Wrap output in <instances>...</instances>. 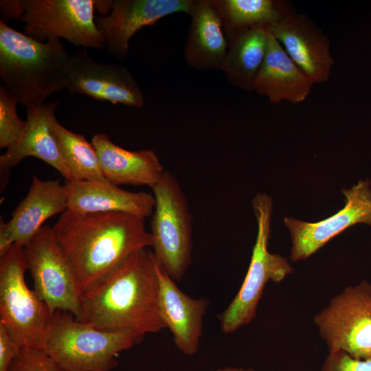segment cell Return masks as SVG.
Instances as JSON below:
<instances>
[{
	"mask_svg": "<svg viewBox=\"0 0 371 371\" xmlns=\"http://www.w3.org/2000/svg\"><path fill=\"white\" fill-rule=\"evenodd\" d=\"M67 210L65 186L57 179L42 180L34 176L26 196L8 222L0 223V255L12 245L24 247L52 216Z\"/></svg>",
	"mask_w": 371,
	"mask_h": 371,
	"instance_id": "cell-15",
	"label": "cell"
},
{
	"mask_svg": "<svg viewBox=\"0 0 371 371\" xmlns=\"http://www.w3.org/2000/svg\"><path fill=\"white\" fill-rule=\"evenodd\" d=\"M144 219L120 212L61 214L52 227L82 293L131 254L152 247Z\"/></svg>",
	"mask_w": 371,
	"mask_h": 371,
	"instance_id": "cell-2",
	"label": "cell"
},
{
	"mask_svg": "<svg viewBox=\"0 0 371 371\" xmlns=\"http://www.w3.org/2000/svg\"><path fill=\"white\" fill-rule=\"evenodd\" d=\"M71 56L60 39L42 43L0 21V78L22 106L67 89Z\"/></svg>",
	"mask_w": 371,
	"mask_h": 371,
	"instance_id": "cell-3",
	"label": "cell"
},
{
	"mask_svg": "<svg viewBox=\"0 0 371 371\" xmlns=\"http://www.w3.org/2000/svg\"><path fill=\"white\" fill-rule=\"evenodd\" d=\"M27 270L23 246L13 244L0 255V324L20 348H42L54 314L28 288Z\"/></svg>",
	"mask_w": 371,
	"mask_h": 371,
	"instance_id": "cell-5",
	"label": "cell"
},
{
	"mask_svg": "<svg viewBox=\"0 0 371 371\" xmlns=\"http://www.w3.org/2000/svg\"><path fill=\"white\" fill-rule=\"evenodd\" d=\"M155 260L159 276V304L164 322L172 333L177 348L186 355H194L199 348L203 317L209 301L205 297L196 299L184 293Z\"/></svg>",
	"mask_w": 371,
	"mask_h": 371,
	"instance_id": "cell-16",
	"label": "cell"
},
{
	"mask_svg": "<svg viewBox=\"0 0 371 371\" xmlns=\"http://www.w3.org/2000/svg\"><path fill=\"white\" fill-rule=\"evenodd\" d=\"M20 349L6 329L0 324V371H8L12 361Z\"/></svg>",
	"mask_w": 371,
	"mask_h": 371,
	"instance_id": "cell-28",
	"label": "cell"
},
{
	"mask_svg": "<svg viewBox=\"0 0 371 371\" xmlns=\"http://www.w3.org/2000/svg\"><path fill=\"white\" fill-rule=\"evenodd\" d=\"M23 33L40 41L64 38L76 47L102 49L93 0H21Z\"/></svg>",
	"mask_w": 371,
	"mask_h": 371,
	"instance_id": "cell-9",
	"label": "cell"
},
{
	"mask_svg": "<svg viewBox=\"0 0 371 371\" xmlns=\"http://www.w3.org/2000/svg\"><path fill=\"white\" fill-rule=\"evenodd\" d=\"M344 207L333 216L317 223L285 217L284 225L290 232L292 247L291 258L297 261L307 258L333 237L358 223L371 226V183L360 180L349 189L343 190Z\"/></svg>",
	"mask_w": 371,
	"mask_h": 371,
	"instance_id": "cell-11",
	"label": "cell"
},
{
	"mask_svg": "<svg viewBox=\"0 0 371 371\" xmlns=\"http://www.w3.org/2000/svg\"><path fill=\"white\" fill-rule=\"evenodd\" d=\"M8 371H64L42 348H21Z\"/></svg>",
	"mask_w": 371,
	"mask_h": 371,
	"instance_id": "cell-26",
	"label": "cell"
},
{
	"mask_svg": "<svg viewBox=\"0 0 371 371\" xmlns=\"http://www.w3.org/2000/svg\"><path fill=\"white\" fill-rule=\"evenodd\" d=\"M52 128L70 181H108L105 179L98 156L92 143L80 134L71 132L56 119Z\"/></svg>",
	"mask_w": 371,
	"mask_h": 371,
	"instance_id": "cell-24",
	"label": "cell"
},
{
	"mask_svg": "<svg viewBox=\"0 0 371 371\" xmlns=\"http://www.w3.org/2000/svg\"><path fill=\"white\" fill-rule=\"evenodd\" d=\"M0 21L5 23L6 20H20L23 14L21 0H1L0 1Z\"/></svg>",
	"mask_w": 371,
	"mask_h": 371,
	"instance_id": "cell-29",
	"label": "cell"
},
{
	"mask_svg": "<svg viewBox=\"0 0 371 371\" xmlns=\"http://www.w3.org/2000/svg\"><path fill=\"white\" fill-rule=\"evenodd\" d=\"M98 329L127 331L137 344L166 328L159 304V281L152 251L137 250L87 289L78 320Z\"/></svg>",
	"mask_w": 371,
	"mask_h": 371,
	"instance_id": "cell-1",
	"label": "cell"
},
{
	"mask_svg": "<svg viewBox=\"0 0 371 371\" xmlns=\"http://www.w3.org/2000/svg\"><path fill=\"white\" fill-rule=\"evenodd\" d=\"M91 143L105 179L114 185L146 186L152 188L165 171L153 150H126L114 144L104 133L94 135Z\"/></svg>",
	"mask_w": 371,
	"mask_h": 371,
	"instance_id": "cell-21",
	"label": "cell"
},
{
	"mask_svg": "<svg viewBox=\"0 0 371 371\" xmlns=\"http://www.w3.org/2000/svg\"><path fill=\"white\" fill-rule=\"evenodd\" d=\"M67 89L71 94L133 108H142L144 104L142 91L127 68L97 62L83 49L71 54Z\"/></svg>",
	"mask_w": 371,
	"mask_h": 371,
	"instance_id": "cell-12",
	"label": "cell"
},
{
	"mask_svg": "<svg viewBox=\"0 0 371 371\" xmlns=\"http://www.w3.org/2000/svg\"><path fill=\"white\" fill-rule=\"evenodd\" d=\"M252 207L258 225L256 243L240 289L219 315L221 329L225 335L235 332L252 321L269 281L280 282L293 271L286 258L272 254L268 249L273 210L271 197L265 193H258L252 201Z\"/></svg>",
	"mask_w": 371,
	"mask_h": 371,
	"instance_id": "cell-7",
	"label": "cell"
},
{
	"mask_svg": "<svg viewBox=\"0 0 371 371\" xmlns=\"http://www.w3.org/2000/svg\"><path fill=\"white\" fill-rule=\"evenodd\" d=\"M227 41L254 27L278 22L293 11L290 2L282 0H215Z\"/></svg>",
	"mask_w": 371,
	"mask_h": 371,
	"instance_id": "cell-23",
	"label": "cell"
},
{
	"mask_svg": "<svg viewBox=\"0 0 371 371\" xmlns=\"http://www.w3.org/2000/svg\"><path fill=\"white\" fill-rule=\"evenodd\" d=\"M211 371H255L253 369L249 368V369H244V368H237L234 367H226L224 368H220L216 370H211Z\"/></svg>",
	"mask_w": 371,
	"mask_h": 371,
	"instance_id": "cell-30",
	"label": "cell"
},
{
	"mask_svg": "<svg viewBox=\"0 0 371 371\" xmlns=\"http://www.w3.org/2000/svg\"><path fill=\"white\" fill-rule=\"evenodd\" d=\"M58 104V102L54 101L27 108L26 126L23 136L0 157L1 174L3 177H8L10 169L23 158L34 157L58 170L65 181H70L69 173L52 128Z\"/></svg>",
	"mask_w": 371,
	"mask_h": 371,
	"instance_id": "cell-17",
	"label": "cell"
},
{
	"mask_svg": "<svg viewBox=\"0 0 371 371\" xmlns=\"http://www.w3.org/2000/svg\"><path fill=\"white\" fill-rule=\"evenodd\" d=\"M137 344L129 332L98 329L56 311L42 347L64 371H111L120 352Z\"/></svg>",
	"mask_w": 371,
	"mask_h": 371,
	"instance_id": "cell-4",
	"label": "cell"
},
{
	"mask_svg": "<svg viewBox=\"0 0 371 371\" xmlns=\"http://www.w3.org/2000/svg\"><path fill=\"white\" fill-rule=\"evenodd\" d=\"M322 371H371V357L357 359L342 350L329 352Z\"/></svg>",
	"mask_w": 371,
	"mask_h": 371,
	"instance_id": "cell-27",
	"label": "cell"
},
{
	"mask_svg": "<svg viewBox=\"0 0 371 371\" xmlns=\"http://www.w3.org/2000/svg\"><path fill=\"white\" fill-rule=\"evenodd\" d=\"M23 248L33 290L38 297L52 314L58 310L67 311L79 320L82 314V292L74 268L52 227L43 225Z\"/></svg>",
	"mask_w": 371,
	"mask_h": 371,
	"instance_id": "cell-8",
	"label": "cell"
},
{
	"mask_svg": "<svg viewBox=\"0 0 371 371\" xmlns=\"http://www.w3.org/2000/svg\"><path fill=\"white\" fill-rule=\"evenodd\" d=\"M16 100L0 86V148H9L15 145L23 135L26 120L19 118Z\"/></svg>",
	"mask_w": 371,
	"mask_h": 371,
	"instance_id": "cell-25",
	"label": "cell"
},
{
	"mask_svg": "<svg viewBox=\"0 0 371 371\" xmlns=\"http://www.w3.org/2000/svg\"><path fill=\"white\" fill-rule=\"evenodd\" d=\"M193 0H111L106 16H95L108 52L115 58H126L130 41L144 27L151 26L162 18L177 13L189 14Z\"/></svg>",
	"mask_w": 371,
	"mask_h": 371,
	"instance_id": "cell-13",
	"label": "cell"
},
{
	"mask_svg": "<svg viewBox=\"0 0 371 371\" xmlns=\"http://www.w3.org/2000/svg\"><path fill=\"white\" fill-rule=\"evenodd\" d=\"M269 32V27H254L228 41L220 71L229 84L244 91H253L254 79L268 49Z\"/></svg>",
	"mask_w": 371,
	"mask_h": 371,
	"instance_id": "cell-22",
	"label": "cell"
},
{
	"mask_svg": "<svg viewBox=\"0 0 371 371\" xmlns=\"http://www.w3.org/2000/svg\"><path fill=\"white\" fill-rule=\"evenodd\" d=\"M314 85L270 32L267 54L254 79L253 91L273 104H299L307 98Z\"/></svg>",
	"mask_w": 371,
	"mask_h": 371,
	"instance_id": "cell-20",
	"label": "cell"
},
{
	"mask_svg": "<svg viewBox=\"0 0 371 371\" xmlns=\"http://www.w3.org/2000/svg\"><path fill=\"white\" fill-rule=\"evenodd\" d=\"M269 30L293 61L315 84L329 80L335 64L330 40L308 16L293 10Z\"/></svg>",
	"mask_w": 371,
	"mask_h": 371,
	"instance_id": "cell-14",
	"label": "cell"
},
{
	"mask_svg": "<svg viewBox=\"0 0 371 371\" xmlns=\"http://www.w3.org/2000/svg\"><path fill=\"white\" fill-rule=\"evenodd\" d=\"M184 45V59L192 68L221 70L228 49L221 19L215 0H193Z\"/></svg>",
	"mask_w": 371,
	"mask_h": 371,
	"instance_id": "cell-19",
	"label": "cell"
},
{
	"mask_svg": "<svg viewBox=\"0 0 371 371\" xmlns=\"http://www.w3.org/2000/svg\"><path fill=\"white\" fill-rule=\"evenodd\" d=\"M155 200L150 218L153 254L175 280L185 276L192 261V215L175 177L165 170L152 188Z\"/></svg>",
	"mask_w": 371,
	"mask_h": 371,
	"instance_id": "cell-6",
	"label": "cell"
},
{
	"mask_svg": "<svg viewBox=\"0 0 371 371\" xmlns=\"http://www.w3.org/2000/svg\"><path fill=\"white\" fill-rule=\"evenodd\" d=\"M67 210L80 212H120L139 217L151 216L153 194L130 192L109 181H65Z\"/></svg>",
	"mask_w": 371,
	"mask_h": 371,
	"instance_id": "cell-18",
	"label": "cell"
},
{
	"mask_svg": "<svg viewBox=\"0 0 371 371\" xmlns=\"http://www.w3.org/2000/svg\"><path fill=\"white\" fill-rule=\"evenodd\" d=\"M314 322L329 352L371 357V284L364 280L346 287L315 315Z\"/></svg>",
	"mask_w": 371,
	"mask_h": 371,
	"instance_id": "cell-10",
	"label": "cell"
}]
</instances>
